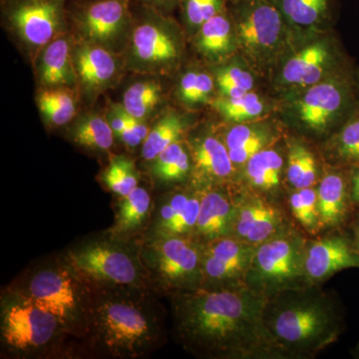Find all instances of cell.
I'll list each match as a JSON object with an SVG mask.
<instances>
[{"mask_svg": "<svg viewBox=\"0 0 359 359\" xmlns=\"http://www.w3.org/2000/svg\"><path fill=\"white\" fill-rule=\"evenodd\" d=\"M268 301L245 285L182 290L175 299L177 330L187 346L205 355H285L266 323Z\"/></svg>", "mask_w": 359, "mask_h": 359, "instance_id": "1", "label": "cell"}, {"mask_svg": "<svg viewBox=\"0 0 359 359\" xmlns=\"http://www.w3.org/2000/svg\"><path fill=\"white\" fill-rule=\"evenodd\" d=\"M92 297L89 330L108 351L119 358H139L159 339L157 316L130 287L109 289Z\"/></svg>", "mask_w": 359, "mask_h": 359, "instance_id": "2", "label": "cell"}, {"mask_svg": "<svg viewBox=\"0 0 359 359\" xmlns=\"http://www.w3.org/2000/svg\"><path fill=\"white\" fill-rule=\"evenodd\" d=\"M289 290L266 304V323L285 354L309 355L337 339L339 325L332 309L318 295Z\"/></svg>", "mask_w": 359, "mask_h": 359, "instance_id": "3", "label": "cell"}, {"mask_svg": "<svg viewBox=\"0 0 359 359\" xmlns=\"http://www.w3.org/2000/svg\"><path fill=\"white\" fill-rule=\"evenodd\" d=\"M84 283L69 264H54L32 273L18 294L52 314L65 332L79 335L89 330L91 309Z\"/></svg>", "mask_w": 359, "mask_h": 359, "instance_id": "4", "label": "cell"}, {"mask_svg": "<svg viewBox=\"0 0 359 359\" xmlns=\"http://www.w3.org/2000/svg\"><path fill=\"white\" fill-rule=\"evenodd\" d=\"M306 244L294 235H280L257 245L245 285L266 297L299 289L306 276Z\"/></svg>", "mask_w": 359, "mask_h": 359, "instance_id": "5", "label": "cell"}, {"mask_svg": "<svg viewBox=\"0 0 359 359\" xmlns=\"http://www.w3.org/2000/svg\"><path fill=\"white\" fill-rule=\"evenodd\" d=\"M67 263L85 282L101 287H141L143 269L130 250L110 242H92L71 250Z\"/></svg>", "mask_w": 359, "mask_h": 359, "instance_id": "6", "label": "cell"}, {"mask_svg": "<svg viewBox=\"0 0 359 359\" xmlns=\"http://www.w3.org/2000/svg\"><path fill=\"white\" fill-rule=\"evenodd\" d=\"M0 330L4 346L18 355L41 351L65 332L52 314L18 292L2 301Z\"/></svg>", "mask_w": 359, "mask_h": 359, "instance_id": "7", "label": "cell"}, {"mask_svg": "<svg viewBox=\"0 0 359 359\" xmlns=\"http://www.w3.org/2000/svg\"><path fill=\"white\" fill-rule=\"evenodd\" d=\"M203 250L185 236H159L144 250V262L163 285L182 290L203 283Z\"/></svg>", "mask_w": 359, "mask_h": 359, "instance_id": "8", "label": "cell"}, {"mask_svg": "<svg viewBox=\"0 0 359 359\" xmlns=\"http://www.w3.org/2000/svg\"><path fill=\"white\" fill-rule=\"evenodd\" d=\"M257 245L230 237L211 241L203 250V283L229 287L245 280Z\"/></svg>", "mask_w": 359, "mask_h": 359, "instance_id": "9", "label": "cell"}, {"mask_svg": "<svg viewBox=\"0 0 359 359\" xmlns=\"http://www.w3.org/2000/svg\"><path fill=\"white\" fill-rule=\"evenodd\" d=\"M238 32L250 51L269 50L283 32V14L271 0H238Z\"/></svg>", "mask_w": 359, "mask_h": 359, "instance_id": "10", "label": "cell"}, {"mask_svg": "<svg viewBox=\"0 0 359 359\" xmlns=\"http://www.w3.org/2000/svg\"><path fill=\"white\" fill-rule=\"evenodd\" d=\"M61 0H21L11 7V20L26 43L42 46L57 32Z\"/></svg>", "mask_w": 359, "mask_h": 359, "instance_id": "11", "label": "cell"}, {"mask_svg": "<svg viewBox=\"0 0 359 359\" xmlns=\"http://www.w3.org/2000/svg\"><path fill=\"white\" fill-rule=\"evenodd\" d=\"M283 229L280 212L262 198H248L235 207L233 233L248 244H263L280 235Z\"/></svg>", "mask_w": 359, "mask_h": 359, "instance_id": "12", "label": "cell"}, {"mask_svg": "<svg viewBox=\"0 0 359 359\" xmlns=\"http://www.w3.org/2000/svg\"><path fill=\"white\" fill-rule=\"evenodd\" d=\"M348 100L346 85L332 81L314 84L299 101V118L308 128L325 131L342 114Z\"/></svg>", "mask_w": 359, "mask_h": 359, "instance_id": "13", "label": "cell"}, {"mask_svg": "<svg viewBox=\"0 0 359 359\" xmlns=\"http://www.w3.org/2000/svg\"><path fill=\"white\" fill-rule=\"evenodd\" d=\"M351 268H359V255L344 238H325L306 245V280L318 282Z\"/></svg>", "mask_w": 359, "mask_h": 359, "instance_id": "14", "label": "cell"}, {"mask_svg": "<svg viewBox=\"0 0 359 359\" xmlns=\"http://www.w3.org/2000/svg\"><path fill=\"white\" fill-rule=\"evenodd\" d=\"M128 13L129 0H99L82 14V30L92 41L106 43L122 32Z\"/></svg>", "mask_w": 359, "mask_h": 359, "instance_id": "15", "label": "cell"}, {"mask_svg": "<svg viewBox=\"0 0 359 359\" xmlns=\"http://www.w3.org/2000/svg\"><path fill=\"white\" fill-rule=\"evenodd\" d=\"M134 54L150 65H163L178 57V47L172 35L161 25L145 22L135 29Z\"/></svg>", "mask_w": 359, "mask_h": 359, "instance_id": "16", "label": "cell"}, {"mask_svg": "<svg viewBox=\"0 0 359 359\" xmlns=\"http://www.w3.org/2000/svg\"><path fill=\"white\" fill-rule=\"evenodd\" d=\"M235 207L224 194L209 192L201 197L195 231L208 242L230 237L233 233Z\"/></svg>", "mask_w": 359, "mask_h": 359, "instance_id": "17", "label": "cell"}, {"mask_svg": "<svg viewBox=\"0 0 359 359\" xmlns=\"http://www.w3.org/2000/svg\"><path fill=\"white\" fill-rule=\"evenodd\" d=\"M330 49L323 42L304 47L285 63L282 76L285 83L313 86L323 76L330 62Z\"/></svg>", "mask_w": 359, "mask_h": 359, "instance_id": "18", "label": "cell"}, {"mask_svg": "<svg viewBox=\"0 0 359 359\" xmlns=\"http://www.w3.org/2000/svg\"><path fill=\"white\" fill-rule=\"evenodd\" d=\"M78 75L85 86L100 89L114 77L117 65L110 52L96 45L80 47L75 55Z\"/></svg>", "mask_w": 359, "mask_h": 359, "instance_id": "19", "label": "cell"}, {"mask_svg": "<svg viewBox=\"0 0 359 359\" xmlns=\"http://www.w3.org/2000/svg\"><path fill=\"white\" fill-rule=\"evenodd\" d=\"M318 209L321 226L341 223L346 214V184L342 175L330 173L318 188Z\"/></svg>", "mask_w": 359, "mask_h": 359, "instance_id": "20", "label": "cell"}, {"mask_svg": "<svg viewBox=\"0 0 359 359\" xmlns=\"http://www.w3.org/2000/svg\"><path fill=\"white\" fill-rule=\"evenodd\" d=\"M151 205L150 194L142 187H137L129 195L123 197L118 205L113 235L124 237L140 230L147 221Z\"/></svg>", "mask_w": 359, "mask_h": 359, "instance_id": "21", "label": "cell"}, {"mask_svg": "<svg viewBox=\"0 0 359 359\" xmlns=\"http://www.w3.org/2000/svg\"><path fill=\"white\" fill-rule=\"evenodd\" d=\"M196 166L212 179L228 178L233 173V164L226 144L215 137H205L194 147Z\"/></svg>", "mask_w": 359, "mask_h": 359, "instance_id": "22", "label": "cell"}, {"mask_svg": "<svg viewBox=\"0 0 359 359\" xmlns=\"http://www.w3.org/2000/svg\"><path fill=\"white\" fill-rule=\"evenodd\" d=\"M40 77L45 86L56 87L72 83L74 75L67 40H55L45 49L40 66Z\"/></svg>", "mask_w": 359, "mask_h": 359, "instance_id": "23", "label": "cell"}, {"mask_svg": "<svg viewBox=\"0 0 359 359\" xmlns=\"http://www.w3.org/2000/svg\"><path fill=\"white\" fill-rule=\"evenodd\" d=\"M245 165L247 177L252 186L263 191L276 190L280 186L283 160L278 151L264 148Z\"/></svg>", "mask_w": 359, "mask_h": 359, "instance_id": "24", "label": "cell"}, {"mask_svg": "<svg viewBox=\"0 0 359 359\" xmlns=\"http://www.w3.org/2000/svg\"><path fill=\"white\" fill-rule=\"evenodd\" d=\"M185 129V122L177 113H168L150 130L143 142L144 159L153 161L170 145L178 142Z\"/></svg>", "mask_w": 359, "mask_h": 359, "instance_id": "25", "label": "cell"}, {"mask_svg": "<svg viewBox=\"0 0 359 359\" xmlns=\"http://www.w3.org/2000/svg\"><path fill=\"white\" fill-rule=\"evenodd\" d=\"M198 45L212 57H219L231 50V25L224 11L200 26Z\"/></svg>", "mask_w": 359, "mask_h": 359, "instance_id": "26", "label": "cell"}, {"mask_svg": "<svg viewBox=\"0 0 359 359\" xmlns=\"http://www.w3.org/2000/svg\"><path fill=\"white\" fill-rule=\"evenodd\" d=\"M318 168L313 153L306 146L292 142L287 155V179L297 190L313 187L316 181Z\"/></svg>", "mask_w": 359, "mask_h": 359, "instance_id": "27", "label": "cell"}, {"mask_svg": "<svg viewBox=\"0 0 359 359\" xmlns=\"http://www.w3.org/2000/svg\"><path fill=\"white\" fill-rule=\"evenodd\" d=\"M153 161V174L162 182L173 183L182 181L190 171V158L179 142H175L165 149Z\"/></svg>", "mask_w": 359, "mask_h": 359, "instance_id": "28", "label": "cell"}, {"mask_svg": "<svg viewBox=\"0 0 359 359\" xmlns=\"http://www.w3.org/2000/svg\"><path fill=\"white\" fill-rule=\"evenodd\" d=\"M290 22L299 26H313L325 18L330 0H271Z\"/></svg>", "mask_w": 359, "mask_h": 359, "instance_id": "29", "label": "cell"}, {"mask_svg": "<svg viewBox=\"0 0 359 359\" xmlns=\"http://www.w3.org/2000/svg\"><path fill=\"white\" fill-rule=\"evenodd\" d=\"M113 134L109 122L100 116H89L75 126L72 138L83 147L108 151L113 145Z\"/></svg>", "mask_w": 359, "mask_h": 359, "instance_id": "30", "label": "cell"}, {"mask_svg": "<svg viewBox=\"0 0 359 359\" xmlns=\"http://www.w3.org/2000/svg\"><path fill=\"white\" fill-rule=\"evenodd\" d=\"M160 95V86L155 82H138L127 90L122 106L130 115L144 120L159 102Z\"/></svg>", "mask_w": 359, "mask_h": 359, "instance_id": "31", "label": "cell"}, {"mask_svg": "<svg viewBox=\"0 0 359 359\" xmlns=\"http://www.w3.org/2000/svg\"><path fill=\"white\" fill-rule=\"evenodd\" d=\"M40 110L51 124L62 126L74 117L75 103L73 97L65 90H49L39 97Z\"/></svg>", "mask_w": 359, "mask_h": 359, "instance_id": "32", "label": "cell"}, {"mask_svg": "<svg viewBox=\"0 0 359 359\" xmlns=\"http://www.w3.org/2000/svg\"><path fill=\"white\" fill-rule=\"evenodd\" d=\"M103 181L116 195L126 197L138 187L134 163L126 157H116L103 174Z\"/></svg>", "mask_w": 359, "mask_h": 359, "instance_id": "33", "label": "cell"}, {"mask_svg": "<svg viewBox=\"0 0 359 359\" xmlns=\"http://www.w3.org/2000/svg\"><path fill=\"white\" fill-rule=\"evenodd\" d=\"M214 106L226 119L238 123L255 119L263 114L264 110L259 97L250 92L238 98L224 96V98L218 99Z\"/></svg>", "mask_w": 359, "mask_h": 359, "instance_id": "34", "label": "cell"}, {"mask_svg": "<svg viewBox=\"0 0 359 359\" xmlns=\"http://www.w3.org/2000/svg\"><path fill=\"white\" fill-rule=\"evenodd\" d=\"M292 214L309 233L320 228L318 209V191L313 187L299 189L292 194L290 199Z\"/></svg>", "mask_w": 359, "mask_h": 359, "instance_id": "35", "label": "cell"}, {"mask_svg": "<svg viewBox=\"0 0 359 359\" xmlns=\"http://www.w3.org/2000/svg\"><path fill=\"white\" fill-rule=\"evenodd\" d=\"M217 83L224 97L238 98L249 93L254 88V78L247 71L238 67L219 71Z\"/></svg>", "mask_w": 359, "mask_h": 359, "instance_id": "36", "label": "cell"}, {"mask_svg": "<svg viewBox=\"0 0 359 359\" xmlns=\"http://www.w3.org/2000/svg\"><path fill=\"white\" fill-rule=\"evenodd\" d=\"M214 89V82L205 73L188 72L180 83V96L187 103H204Z\"/></svg>", "mask_w": 359, "mask_h": 359, "instance_id": "37", "label": "cell"}, {"mask_svg": "<svg viewBox=\"0 0 359 359\" xmlns=\"http://www.w3.org/2000/svg\"><path fill=\"white\" fill-rule=\"evenodd\" d=\"M334 149L342 162L359 164V118L347 123L335 137Z\"/></svg>", "mask_w": 359, "mask_h": 359, "instance_id": "38", "label": "cell"}, {"mask_svg": "<svg viewBox=\"0 0 359 359\" xmlns=\"http://www.w3.org/2000/svg\"><path fill=\"white\" fill-rule=\"evenodd\" d=\"M201 197H190L184 209L164 228L160 236H185L195 230L199 218Z\"/></svg>", "mask_w": 359, "mask_h": 359, "instance_id": "39", "label": "cell"}, {"mask_svg": "<svg viewBox=\"0 0 359 359\" xmlns=\"http://www.w3.org/2000/svg\"><path fill=\"white\" fill-rule=\"evenodd\" d=\"M223 11L224 0H185L187 20L197 27Z\"/></svg>", "mask_w": 359, "mask_h": 359, "instance_id": "40", "label": "cell"}, {"mask_svg": "<svg viewBox=\"0 0 359 359\" xmlns=\"http://www.w3.org/2000/svg\"><path fill=\"white\" fill-rule=\"evenodd\" d=\"M268 131L248 125H237L228 132L226 136V146L229 151L242 148L247 144L259 139L269 138Z\"/></svg>", "mask_w": 359, "mask_h": 359, "instance_id": "41", "label": "cell"}, {"mask_svg": "<svg viewBox=\"0 0 359 359\" xmlns=\"http://www.w3.org/2000/svg\"><path fill=\"white\" fill-rule=\"evenodd\" d=\"M189 199H190V196L183 193L176 194L169 198L167 202H165L160 208L157 230L160 231L167 224H169L184 209Z\"/></svg>", "mask_w": 359, "mask_h": 359, "instance_id": "42", "label": "cell"}, {"mask_svg": "<svg viewBox=\"0 0 359 359\" xmlns=\"http://www.w3.org/2000/svg\"><path fill=\"white\" fill-rule=\"evenodd\" d=\"M109 124L113 132H114L126 145L130 146V147H136V146H138L139 144L143 142L132 131L131 128H130L128 124L125 121L124 118L120 114L119 111L117 110L115 106L110 115Z\"/></svg>", "mask_w": 359, "mask_h": 359, "instance_id": "43", "label": "cell"}, {"mask_svg": "<svg viewBox=\"0 0 359 359\" xmlns=\"http://www.w3.org/2000/svg\"><path fill=\"white\" fill-rule=\"evenodd\" d=\"M351 196L354 202L359 204V168L356 170L353 177V188H351Z\"/></svg>", "mask_w": 359, "mask_h": 359, "instance_id": "44", "label": "cell"}, {"mask_svg": "<svg viewBox=\"0 0 359 359\" xmlns=\"http://www.w3.org/2000/svg\"><path fill=\"white\" fill-rule=\"evenodd\" d=\"M149 1L152 2V4H156V6H164L173 4L176 0H149Z\"/></svg>", "mask_w": 359, "mask_h": 359, "instance_id": "45", "label": "cell"}, {"mask_svg": "<svg viewBox=\"0 0 359 359\" xmlns=\"http://www.w3.org/2000/svg\"><path fill=\"white\" fill-rule=\"evenodd\" d=\"M358 250H359V229L358 231Z\"/></svg>", "mask_w": 359, "mask_h": 359, "instance_id": "46", "label": "cell"}]
</instances>
